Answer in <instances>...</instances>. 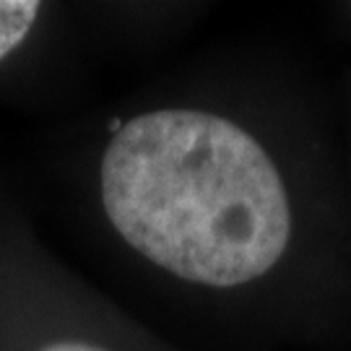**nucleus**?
I'll list each match as a JSON object with an SVG mask.
<instances>
[{
    "mask_svg": "<svg viewBox=\"0 0 351 351\" xmlns=\"http://www.w3.org/2000/svg\"><path fill=\"white\" fill-rule=\"evenodd\" d=\"M58 180L99 289L180 349L351 343L339 107L294 45H216L91 110Z\"/></svg>",
    "mask_w": 351,
    "mask_h": 351,
    "instance_id": "obj_1",
    "label": "nucleus"
},
{
    "mask_svg": "<svg viewBox=\"0 0 351 351\" xmlns=\"http://www.w3.org/2000/svg\"><path fill=\"white\" fill-rule=\"evenodd\" d=\"M73 13L37 0H0V78L32 60L39 47L63 39V21Z\"/></svg>",
    "mask_w": 351,
    "mask_h": 351,
    "instance_id": "obj_2",
    "label": "nucleus"
},
{
    "mask_svg": "<svg viewBox=\"0 0 351 351\" xmlns=\"http://www.w3.org/2000/svg\"><path fill=\"white\" fill-rule=\"evenodd\" d=\"M339 107V101H336ZM339 154H341V169H343V180L351 195V112H341L339 110Z\"/></svg>",
    "mask_w": 351,
    "mask_h": 351,
    "instance_id": "obj_3",
    "label": "nucleus"
}]
</instances>
